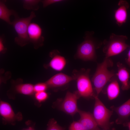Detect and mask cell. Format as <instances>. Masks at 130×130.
Here are the masks:
<instances>
[{"instance_id":"3","label":"cell","mask_w":130,"mask_h":130,"mask_svg":"<svg viewBox=\"0 0 130 130\" xmlns=\"http://www.w3.org/2000/svg\"><path fill=\"white\" fill-rule=\"evenodd\" d=\"M127 39L125 35L112 33L109 39H105L103 42L104 46L103 51L105 57H110L118 55L129 47L130 46L126 42Z\"/></svg>"},{"instance_id":"6","label":"cell","mask_w":130,"mask_h":130,"mask_svg":"<svg viewBox=\"0 0 130 130\" xmlns=\"http://www.w3.org/2000/svg\"><path fill=\"white\" fill-rule=\"evenodd\" d=\"M90 70L84 71L80 75L77 80L78 92L80 97L90 98L94 97L96 94L94 92L90 80L89 73Z\"/></svg>"},{"instance_id":"11","label":"cell","mask_w":130,"mask_h":130,"mask_svg":"<svg viewBox=\"0 0 130 130\" xmlns=\"http://www.w3.org/2000/svg\"><path fill=\"white\" fill-rule=\"evenodd\" d=\"M118 5L117 9L115 11L114 16L116 24L119 26H121L126 21L127 11L130 6L127 1L123 0H119Z\"/></svg>"},{"instance_id":"25","label":"cell","mask_w":130,"mask_h":130,"mask_svg":"<svg viewBox=\"0 0 130 130\" xmlns=\"http://www.w3.org/2000/svg\"><path fill=\"white\" fill-rule=\"evenodd\" d=\"M6 50L3 44V37L0 36V52H5Z\"/></svg>"},{"instance_id":"21","label":"cell","mask_w":130,"mask_h":130,"mask_svg":"<svg viewBox=\"0 0 130 130\" xmlns=\"http://www.w3.org/2000/svg\"><path fill=\"white\" fill-rule=\"evenodd\" d=\"M36 99L39 102H41L45 100L47 98L48 95L45 91L36 92L35 94Z\"/></svg>"},{"instance_id":"2","label":"cell","mask_w":130,"mask_h":130,"mask_svg":"<svg viewBox=\"0 0 130 130\" xmlns=\"http://www.w3.org/2000/svg\"><path fill=\"white\" fill-rule=\"evenodd\" d=\"M36 16L35 12L32 11L27 17L20 18L18 15L14 17L15 19L11 25L17 35L14 38L15 41L19 45L23 46L30 42L28 35V27L32 20Z\"/></svg>"},{"instance_id":"5","label":"cell","mask_w":130,"mask_h":130,"mask_svg":"<svg viewBox=\"0 0 130 130\" xmlns=\"http://www.w3.org/2000/svg\"><path fill=\"white\" fill-rule=\"evenodd\" d=\"M95 103L93 115L98 126L103 130H109L113 123L110 119L113 111L107 108L99 99L98 96L94 97Z\"/></svg>"},{"instance_id":"26","label":"cell","mask_w":130,"mask_h":130,"mask_svg":"<svg viewBox=\"0 0 130 130\" xmlns=\"http://www.w3.org/2000/svg\"><path fill=\"white\" fill-rule=\"evenodd\" d=\"M127 57L125 59V61L127 64L130 67V49L127 54Z\"/></svg>"},{"instance_id":"22","label":"cell","mask_w":130,"mask_h":130,"mask_svg":"<svg viewBox=\"0 0 130 130\" xmlns=\"http://www.w3.org/2000/svg\"><path fill=\"white\" fill-rule=\"evenodd\" d=\"M69 130H85L80 123L78 121H74L70 125Z\"/></svg>"},{"instance_id":"15","label":"cell","mask_w":130,"mask_h":130,"mask_svg":"<svg viewBox=\"0 0 130 130\" xmlns=\"http://www.w3.org/2000/svg\"><path fill=\"white\" fill-rule=\"evenodd\" d=\"M6 1V0H0V19L11 25L10 17L12 15L15 17L18 14L15 10L8 8L5 4Z\"/></svg>"},{"instance_id":"16","label":"cell","mask_w":130,"mask_h":130,"mask_svg":"<svg viewBox=\"0 0 130 130\" xmlns=\"http://www.w3.org/2000/svg\"><path fill=\"white\" fill-rule=\"evenodd\" d=\"M0 113L1 116L6 121L11 122L14 120L15 114L10 105L7 103L2 101L0 102Z\"/></svg>"},{"instance_id":"27","label":"cell","mask_w":130,"mask_h":130,"mask_svg":"<svg viewBox=\"0 0 130 130\" xmlns=\"http://www.w3.org/2000/svg\"><path fill=\"white\" fill-rule=\"evenodd\" d=\"M124 127H127L129 130H130V121L127 122L125 125Z\"/></svg>"},{"instance_id":"8","label":"cell","mask_w":130,"mask_h":130,"mask_svg":"<svg viewBox=\"0 0 130 130\" xmlns=\"http://www.w3.org/2000/svg\"><path fill=\"white\" fill-rule=\"evenodd\" d=\"M27 32L30 42L34 44L35 48L42 45L44 37L42 35V28L38 24L30 23L28 26Z\"/></svg>"},{"instance_id":"10","label":"cell","mask_w":130,"mask_h":130,"mask_svg":"<svg viewBox=\"0 0 130 130\" xmlns=\"http://www.w3.org/2000/svg\"><path fill=\"white\" fill-rule=\"evenodd\" d=\"M78 112L80 117L78 121L85 130H100L92 114L79 109Z\"/></svg>"},{"instance_id":"9","label":"cell","mask_w":130,"mask_h":130,"mask_svg":"<svg viewBox=\"0 0 130 130\" xmlns=\"http://www.w3.org/2000/svg\"><path fill=\"white\" fill-rule=\"evenodd\" d=\"M110 109L117 114L118 117L115 121L117 124H122L124 127L130 121V98L120 106L116 107L112 106Z\"/></svg>"},{"instance_id":"1","label":"cell","mask_w":130,"mask_h":130,"mask_svg":"<svg viewBox=\"0 0 130 130\" xmlns=\"http://www.w3.org/2000/svg\"><path fill=\"white\" fill-rule=\"evenodd\" d=\"M113 64V62L110 57H106L102 62L98 64L92 79L97 96L106 84L116 75L114 71H109L108 69V68L112 67Z\"/></svg>"},{"instance_id":"7","label":"cell","mask_w":130,"mask_h":130,"mask_svg":"<svg viewBox=\"0 0 130 130\" xmlns=\"http://www.w3.org/2000/svg\"><path fill=\"white\" fill-rule=\"evenodd\" d=\"M80 97L78 91L73 93L68 92L60 106V109L66 113L73 116L78 112L77 100Z\"/></svg>"},{"instance_id":"24","label":"cell","mask_w":130,"mask_h":130,"mask_svg":"<svg viewBox=\"0 0 130 130\" xmlns=\"http://www.w3.org/2000/svg\"><path fill=\"white\" fill-rule=\"evenodd\" d=\"M60 0H41V2L42 3L43 6L46 7L51 4L61 1Z\"/></svg>"},{"instance_id":"17","label":"cell","mask_w":130,"mask_h":130,"mask_svg":"<svg viewBox=\"0 0 130 130\" xmlns=\"http://www.w3.org/2000/svg\"><path fill=\"white\" fill-rule=\"evenodd\" d=\"M66 63V60L63 57L59 55H56L53 58L51 61L50 65L54 70L60 71L64 68Z\"/></svg>"},{"instance_id":"28","label":"cell","mask_w":130,"mask_h":130,"mask_svg":"<svg viewBox=\"0 0 130 130\" xmlns=\"http://www.w3.org/2000/svg\"><path fill=\"white\" fill-rule=\"evenodd\" d=\"M23 130H35L34 128L32 127H29L26 128L25 129Z\"/></svg>"},{"instance_id":"4","label":"cell","mask_w":130,"mask_h":130,"mask_svg":"<svg viewBox=\"0 0 130 130\" xmlns=\"http://www.w3.org/2000/svg\"><path fill=\"white\" fill-rule=\"evenodd\" d=\"M94 34L93 32H87L84 41L78 48L77 55L79 58L84 60H95L97 58L96 49L100 48L102 45V42L96 44L92 37Z\"/></svg>"},{"instance_id":"13","label":"cell","mask_w":130,"mask_h":130,"mask_svg":"<svg viewBox=\"0 0 130 130\" xmlns=\"http://www.w3.org/2000/svg\"><path fill=\"white\" fill-rule=\"evenodd\" d=\"M73 80L72 77L61 73L52 76L46 81V84L47 86L56 87L64 85Z\"/></svg>"},{"instance_id":"23","label":"cell","mask_w":130,"mask_h":130,"mask_svg":"<svg viewBox=\"0 0 130 130\" xmlns=\"http://www.w3.org/2000/svg\"><path fill=\"white\" fill-rule=\"evenodd\" d=\"M47 86L46 83L38 84L34 86V91L36 92L45 91Z\"/></svg>"},{"instance_id":"14","label":"cell","mask_w":130,"mask_h":130,"mask_svg":"<svg viewBox=\"0 0 130 130\" xmlns=\"http://www.w3.org/2000/svg\"><path fill=\"white\" fill-rule=\"evenodd\" d=\"M116 76V75L111 78L107 88L106 92L109 100L117 98L120 93L119 86Z\"/></svg>"},{"instance_id":"20","label":"cell","mask_w":130,"mask_h":130,"mask_svg":"<svg viewBox=\"0 0 130 130\" xmlns=\"http://www.w3.org/2000/svg\"><path fill=\"white\" fill-rule=\"evenodd\" d=\"M47 126L46 130H64L63 128L59 126L57 122L53 119L50 120Z\"/></svg>"},{"instance_id":"19","label":"cell","mask_w":130,"mask_h":130,"mask_svg":"<svg viewBox=\"0 0 130 130\" xmlns=\"http://www.w3.org/2000/svg\"><path fill=\"white\" fill-rule=\"evenodd\" d=\"M40 0H23V8L27 10L37 11L39 8V4L41 2Z\"/></svg>"},{"instance_id":"29","label":"cell","mask_w":130,"mask_h":130,"mask_svg":"<svg viewBox=\"0 0 130 130\" xmlns=\"http://www.w3.org/2000/svg\"><path fill=\"white\" fill-rule=\"evenodd\" d=\"M112 130H115V129L114 128H113V129Z\"/></svg>"},{"instance_id":"18","label":"cell","mask_w":130,"mask_h":130,"mask_svg":"<svg viewBox=\"0 0 130 130\" xmlns=\"http://www.w3.org/2000/svg\"><path fill=\"white\" fill-rule=\"evenodd\" d=\"M16 89L18 92L26 95H32L34 91V86L31 84H19L16 86Z\"/></svg>"},{"instance_id":"12","label":"cell","mask_w":130,"mask_h":130,"mask_svg":"<svg viewBox=\"0 0 130 130\" xmlns=\"http://www.w3.org/2000/svg\"><path fill=\"white\" fill-rule=\"evenodd\" d=\"M117 65L118 73L116 75L121 83L122 89L123 91L128 90L130 88V71L120 62H117Z\"/></svg>"}]
</instances>
